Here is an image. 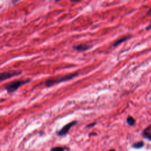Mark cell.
<instances>
[{
	"label": "cell",
	"instance_id": "6da1fadb",
	"mask_svg": "<svg viewBox=\"0 0 151 151\" xmlns=\"http://www.w3.org/2000/svg\"><path fill=\"white\" fill-rule=\"evenodd\" d=\"M78 75V73L76 72V73H70V74L65 75L64 76L57 77L55 78L47 79L45 81L44 85L47 87H51V86H54L56 84L70 80L73 78L74 77L77 76Z\"/></svg>",
	"mask_w": 151,
	"mask_h": 151
},
{
	"label": "cell",
	"instance_id": "7a4b0ae2",
	"mask_svg": "<svg viewBox=\"0 0 151 151\" xmlns=\"http://www.w3.org/2000/svg\"><path fill=\"white\" fill-rule=\"evenodd\" d=\"M30 80H19L8 83L4 85V88L8 93L16 91L19 87L28 83Z\"/></svg>",
	"mask_w": 151,
	"mask_h": 151
},
{
	"label": "cell",
	"instance_id": "3957f363",
	"mask_svg": "<svg viewBox=\"0 0 151 151\" xmlns=\"http://www.w3.org/2000/svg\"><path fill=\"white\" fill-rule=\"evenodd\" d=\"M22 73L21 71L14 70V71H8L5 72H2L0 74V80L1 81L6 80L8 78L13 77L16 76H18Z\"/></svg>",
	"mask_w": 151,
	"mask_h": 151
},
{
	"label": "cell",
	"instance_id": "277c9868",
	"mask_svg": "<svg viewBox=\"0 0 151 151\" xmlns=\"http://www.w3.org/2000/svg\"><path fill=\"white\" fill-rule=\"evenodd\" d=\"M77 123V121H73L68 124H67L66 125H65L64 126H63V127L60 129L59 131H58L57 132V134L58 136H64L65 134H66L69 130L71 129V127H73V126H74L75 124H76Z\"/></svg>",
	"mask_w": 151,
	"mask_h": 151
},
{
	"label": "cell",
	"instance_id": "5b68a950",
	"mask_svg": "<svg viewBox=\"0 0 151 151\" xmlns=\"http://www.w3.org/2000/svg\"><path fill=\"white\" fill-rule=\"evenodd\" d=\"M142 134L145 139L151 141V124L149 125L143 130Z\"/></svg>",
	"mask_w": 151,
	"mask_h": 151
},
{
	"label": "cell",
	"instance_id": "8992f818",
	"mask_svg": "<svg viewBox=\"0 0 151 151\" xmlns=\"http://www.w3.org/2000/svg\"><path fill=\"white\" fill-rule=\"evenodd\" d=\"M91 45H87V44H80L76 45L73 46V48L75 50L77 51H86L91 48Z\"/></svg>",
	"mask_w": 151,
	"mask_h": 151
},
{
	"label": "cell",
	"instance_id": "52a82bcc",
	"mask_svg": "<svg viewBox=\"0 0 151 151\" xmlns=\"http://www.w3.org/2000/svg\"><path fill=\"white\" fill-rule=\"evenodd\" d=\"M131 37H132V35H127L123 36V37H122V38L118 39L117 40H116V41H114V42L113 43V44L112 46L115 47H116V46L120 45V44H122V42H123L127 41V40L130 39Z\"/></svg>",
	"mask_w": 151,
	"mask_h": 151
},
{
	"label": "cell",
	"instance_id": "ba28073f",
	"mask_svg": "<svg viewBox=\"0 0 151 151\" xmlns=\"http://www.w3.org/2000/svg\"><path fill=\"white\" fill-rule=\"evenodd\" d=\"M143 146H144V142L143 141H139V142H136L132 145V147L135 149H141Z\"/></svg>",
	"mask_w": 151,
	"mask_h": 151
},
{
	"label": "cell",
	"instance_id": "9c48e42d",
	"mask_svg": "<svg viewBox=\"0 0 151 151\" xmlns=\"http://www.w3.org/2000/svg\"><path fill=\"white\" fill-rule=\"evenodd\" d=\"M126 122H127V123L130 126H132L133 125H134L135 123H136V120L131 116H129L127 119H126Z\"/></svg>",
	"mask_w": 151,
	"mask_h": 151
},
{
	"label": "cell",
	"instance_id": "30bf717a",
	"mask_svg": "<svg viewBox=\"0 0 151 151\" xmlns=\"http://www.w3.org/2000/svg\"><path fill=\"white\" fill-rule=\"evenodd\" d=\"M65 150V148L64 147L61 146H56L54 147L51 149L50 151H64Z\"/></svg>",
	"mask_w": 151,
	"mask_h": 151
},
{
	"label": "cell",
	"instance_id": "8fae6325",
	"mask_svg": "<svg viewBox=\"0 0 151 151\" xmlns=\"http://www.w3.org/2000/svg\"><path fill=\"white\" fill-rule=\"evenodd\" d=\"M96 124V122H93V123H90V124H88V125H87V127H93V126H95Z\"/></svg>",
	"mask_w": 151,
	"mask_h": 151
},
{
	"label": "cell",
	"instance_id": "7c38bea8",
	"mask_svg": "<svg viewBox=\"0 0 151 151\" xmlns=\"http://www.w3.org/2000/svg\"><path fill=\"white\" fill-rule=\"evenodd\" d=\"M151 29V21L150 22V24L146 27V31H149V30H150Z\"/></svg>",
	"mask_w": 151,
	"mask_h": 151
},
{
	"label": "cell",
	"instance_id": "4fadbf2b",
	"mask_svg": "<svg viewBox=\"0 0 151 151\" xmlns=\"http://www.w3.org/2000/svg\"><path fill=\"white\" fill-rule=\"evenodd\" d=\"M146 16H147V15H151V8H150V9H149V10L147 11V12H146Z\"/></svg>",
	"mask_w": 151,
	"mask_h": 151
},
{
	"label": "cell",
	"instance_id": "5bb4252c",
	"mask_svg": "<svg viewBox=\"0 0 151 151\" xmlns=\"http://www.w3.org/2000/svg\"><path fill=\"white\" fill-rule=\"evenodd\" d=\"M109 151H116L114 149H111V150H109Z\"/></svg>",
	"mask_w": 151,
	"mask_h": 151
},
{
	"label": "cell",
	"instance_id": "9a60e30c",
	"mask_svg": "<svg viewBox=\"0 0 151 151\" xmlns=\"http://www.w3.org/2000/svg\"><path fill=\"white\" fill-rule=\"evenodd\" d=\"M149 99H150V100H151V96H150V98H149Z\"/></svg>",
	"mask_w": 151,
	"mask_h": 151
}]
</instances>
